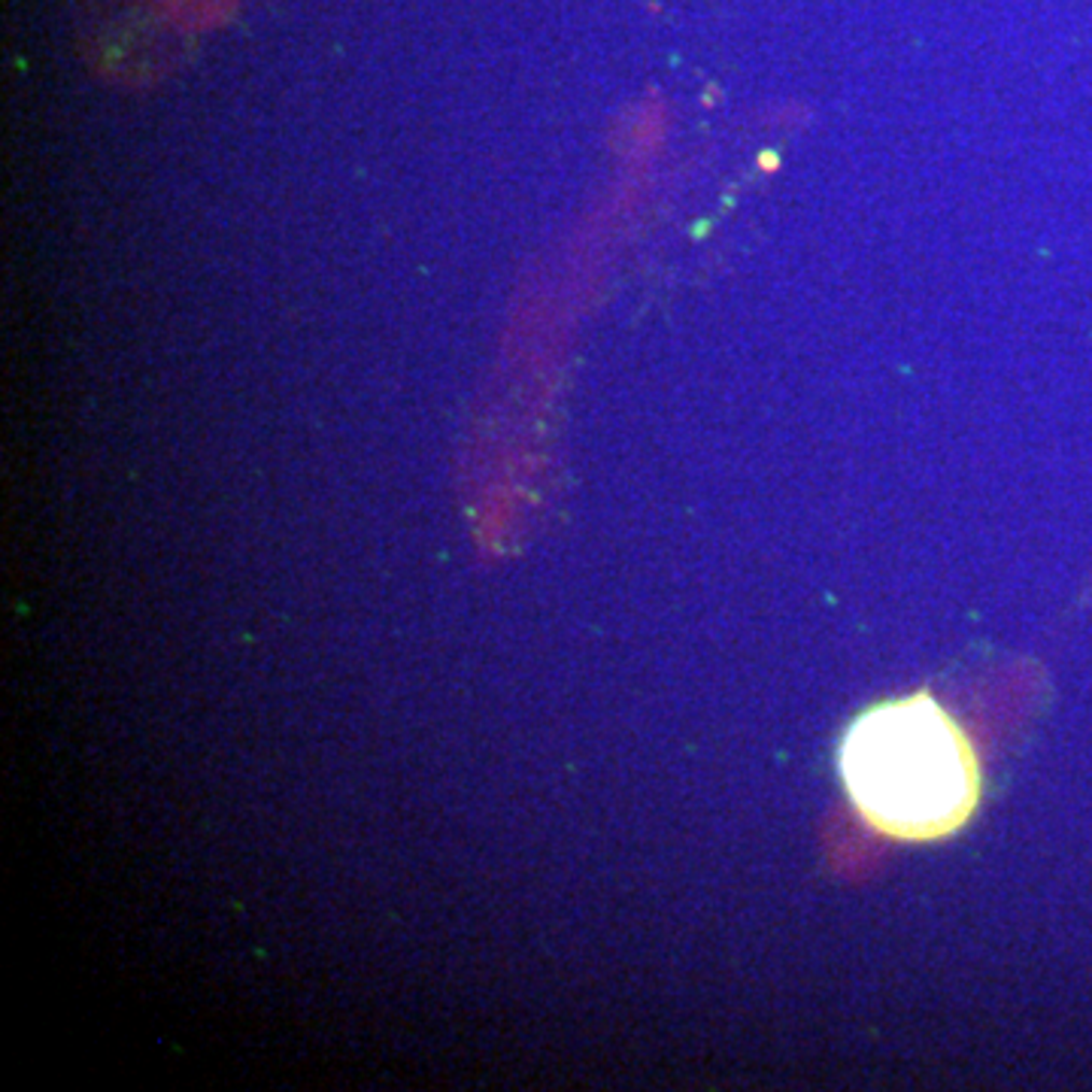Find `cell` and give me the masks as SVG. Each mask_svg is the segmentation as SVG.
<instances>
[{
	"label": "cell",
	"mask_w": 1092,
	"mask_h": 1092,
	"mask_svg": "<svg viewBox=\"0 0 1092 1092\" xmlns=\"http://www.w3.org/2000/svg\"><path fill=\"white\" fill-rule=\"evenodd\" d=\"M841 774L865 820L901 841L947 838L977 804L971 746L928 696L862 713L841 746Z\"/></svg>",
	"instance_id": "1"
}]
</instances>
